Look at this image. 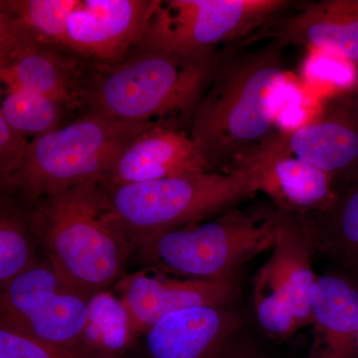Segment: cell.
<instances>
[{"mask_svg":"<svg viewBox=\"0 0 358 358\" xmlns=\"http://www.w3.org/2000/svg\"><path fill=\"white\" fill-rule=\"evenodd\" d=\"M357 91V90H355ZM355 91L331 96L313 119L268 143L324 171L334 187L358 178V110Z\"/></svg>","mask_w":358,"mask_h":358,"instance_id":"7c38bea8","label":"cell"},{"mask_svg":"<svg viewBox=\"0 0 358 358\" xmlns=\"http://www.w3.org/2000/svg\"><path fill=\"white\" fill-rule=\"evenodd\" d=\"M206 171L210 167L188 131L159 124L122 150L103 185L110 190Z\"/></svg>","mask_w":358,"mask_h":358,"instance_id":"9a60e30c","label":"cell"},{"mask_svg":"<svg viewBox=\"0 0 358 358\" xmlns=\"http://www.w3.org/2000/svg\"><path fill=\"white\" fill-rule=\"evenodd\" d=\"M355 100H357V110H358V86L357 88V91H355Z\"/></svg>","mask_w":358,"mask_h":358,"instance_id":"4316f807","label":"cell"},{"mask_svg":"<svg viewBox=\"0 0 358 358\" xmlns=\"http://www.w3.org/2000/svg\"><path fill=\"white\" fill-rule=\"evenodd\" d=\"M216 54L138 48L117 64L86 63L81 90L84 112L129 124L189 128Z\"/></svg>","mask_w":358,"mask_h":358,"instance_id":"7a4b0ae2","label":"cell"},{"mask_svg":"<svg viewBox=\"0 0 358 358\" xmlns=\"http://www.w3.org/2000/svg\"><path fill=\"white\" fill-rule=\"evenodd\" d=\"M117 289L134 331L148 329L171 313L202 306L235 305L240 294L238 278L225 280L171 278L147 270L122 277Z\"/></svg>","mask_w":358,"mask_h":358,"instance_id":"5bb4252c","label":"cell"},{"mask_svg":"<svg viewBox=\"0 0 358 358\" xmlns=\"http://www.w3.org/2000/svg\"><path fill=\"white\" fill-rule=\"evenodd\" d=\"M36 242L26 215L13 200L1 197L0 210V287L1 291L14 279L34 267Z\"/></svg>","mask_w":358,"mask_h":358,"instance_id":"7402d4cb","label":"cell"},{"mask_svg":"<svg viewBox=\"0 0 358 358\" xmlns=\"http://www.w3.org/2000/svg\"><path fill=\"white\" fill-rule=\"evenodd\" d=\"M245 358H267L265 357V355H263L262 352H261L260 350H256L255 352L251 353V355H248V357H246Z\"/></svg>","mask_w":358,"mask_h":358,"instance_id":"484cf974","label":"cell"},{"mask_svg":"<svg viewBox=\"0 0 358 358\" xmlns=\"http://www.w3.org/2000/svg\"><path fill=\"white\" fill-rule=\"evenodd\" d=\"M286 45L216 54L210 79L188 128L211 171H227L263 145L273 131L286 84Z\"/></svg>","mask_w":358,"mask_h":358,"instance_id":"6da1fadb","label":"cell"},{"mask_svg":"<svg viewBox=\"0 0 358 358\" xmlns=\"http://www.w3.org/2000/svg\"><path fill=\"white\" fill-rule=\"evenodd\" d=\"M257 192L255 181L240 167L108 190L110 215L134 250L159 233L230 210Z\"/></svg>","mask_w":358,"mask_h":358,"instance_id":"8992f818","label":"cell"},{"mask_svg":"<svg viewBox=\"0 0 358 358\" xmlns=\"http://www.w3.org/2000/svg\"><path fill=\"white\" fill-rule=\"evenodd\" d=\"M292 6L288 0H159L138 48L214 50L260 29Z\"/></svg>","mask_w":358,"mask_h":358,"instance_id":"52a82bcc","label":"cell"},{"mask_svg":"<svg viewBox=\"0 0 358 358\" xmlns=\"http://www.w3.org/2000/svg\"><path fill=\"white\" fill-rule=\"evenodd\" d=\"M157 124H129L84 112L65 126L32 138L22 166L1 186L18 193L31 208L75 186L103 183L122 150Z\"/></svg>","mask_w":358,"mask_h":358,"instance_id":"277c9868","label":"cell"},{"mask_svg":"<svg viewBox=\"0 0 358 358\" xmlns=\"http://www.w3.org/2000/svg\"><path fill=\"white\" fill-rule=\"evenodd\" d=\"M246 327L236 303L179 310L145 334L143 358H238L256 346Z\"/></svg>","mask_w":358,"mask_h":358,"instance_id":"8fae6325","label":"cell"},{"mask_svg":"<svg viewBox=\"0 0 358 358\" xmlns=\"http://www.w3.org/2000/svg\"><path fill=\"white\" fill-rule=\"evenodd\" d=\"M260 36L324 52L358 66V0H322L264 25Z\"/></svg>","mask_w":358,"mask_h":358,"instance_id":"e0dca14e","label":"cell"},{"mask_svg":"<svg viewBox=\"0 0 358 358\" xmlns=\"http://www.w3.org/2000/svg\"><path fill=\"white\" fill-rule=\"evenodd\" d=\"M313 338L307 358H358V286L331 270L310 293Z\"/></svg>","mask_w":358,"mask_h":358,"instance_id":"ac0fdd59","label":"cell"},{"mask_svg":"<svg viewBox=\"0 0 358 358\" xmlns=\"http://www.w3.org/2000/svg\"><path fill=\"white\" fill-rule=\"evenodd\" d=\"M0 299V327L73 357L86 327L90 298L67 286L46 261L18 275Z\"/></svg>","mask_w":358,"mask_h":358,"instance_id":"9c48e42d","label":"cell"},{"mask_svg":"<svg viewBox=\"0 0 358 358\" xmlns=\"http://www.w3.org/2000/svg\"><path fill=\"white\" fill-rule=\"evenodd\" d=\"M0 358H74L38 339L0 327Z\"/></svg>","mask_w":358,"mask_h":358,"instance_id":"cb8c5ba5","label":"cell"},{"mask_svg":"<svg viewBox=\"0 0 358 358\" xmlns=\"http://www.w3.org/2000/svg\"><path fill=\"white\" fill-rule=\"evenodd\" d=\"M159 0H81L68 22L66 49L92 65H113L140 46Z\"/></svg>","mask_w":358,"mask_h":358,"instance_id":"4fadbf2b","label":"cell"},{"mask_svg":"<svg viewBox=\"0 0 358 358\" xmlns=\"http://www.w3.org/2000/svg\"><path fill=\"white\" fill-rule=\"evenodd\" d=\"M296 215L313 255L358 286V178L336 188L326 208Z\"/></svg>","mask_w":358,"mask_h":358,"instance_id":"d6986e66","label":"cell"},{"mask_svg":"<svg viewBox=\"0 0 358 358\" xmlns=\"http://www.w3.org/2000/svg\"><path fill=\"white\" fill-rule=\"evenodd\" d=\"M30 141L0 117V178L6 182L22 166Z\"/></svg>","mask_w":358,"mask_h":358,"instance_id":"d4e9b609","label":"cell"},{"mask_svg":"<svg viewBox=\"0 0 358 358\" xmlns=\"http://www.w3.org/2000/svg\"><path fill=\"white\" fill-rule=\"evenodd\" d=\"M0 117L24 136H43L65 126L66 117L72 110L55 99L13 90L3 91Z\"/></svg>","mask_w":358,"mask_h":358,"instance_id":"603a6c76","label":"cell"},{"mask_svg":"<svg viewBox=\"0 0 358 358\" xmlns=\"http://www.w3.org/2000/svg\"><path fill=\"white\" fill-rule=\"evenodd\" d=\"M236 167L243 169L265 193L275 208L294 214L326 208L336 195L331 178L266 141ZM235 167V169H236Z\"/></svg>","mask_w":358,"mask_h":358,"instance_id":"2e32d148","label":"cell"},{"mask_svg":"<svg viewBox=\"0 0 358 358\" xmlns=\"http://www.w3.org/2000/svg\"><path fill=\"white\" fill-rule=\"evenodd\" d=\"M138 338L121 299L100 292L90 298L86 327L73 357L136 358Z\"/></svg>","mask_w":358,"mask_h":358,"instance_id":"ffe728a7","label":"cell"},{"mask_svg":"<svg viewBox=\"0 0 358 358\" xmlns=\"http://www.w3.org/2000/svg\"><path fill=\"white\" fill-rule=\"evenodd\" d=\"M86 63L66 49L40 43L0 13L2 91L30 92L55 99L72 112L83 110L82 81Z\"/></svg>","mask_w":358,"mask_h":358,"instance_id":"30bf717a","label":"cell"},{"mask_svg":"<svg viewBox=\"0 0 358 358\" xmlns=\"http://www.w3.org/2000/svg\"><path fill=\"white\" fill-rule=\"evenodd\" d=\"M80 2L81 0H1L0 13L11 18L40 43L66 49L68 22Z\"/></svg>","mask_w":358,"mask_h":358,"instance_id":"44dd1931","label":"cell"},{"mask_svg":"<svg viewBox=\"0 0 358 358\" xmlns=\"http://www.w3.org/2000/svg\"><path fill=\"white\" fill-rule=\"evenodd\" d=\"M270 252L254 278V312L266 334L286 338L310 324V293L317 278L312 247L296 214L278 209L277 237Z\"/></svg>","mask_w":358,"mask_h":358,"instance_id":"ba28073f","label":"cell"},{"mask_svg":"<svg viewBox=\"0 0 358 358\" xmlns=\"http://www.w3.org/2000/svg\"><path fill=\"white\" fill-rule=\"evenodd\" d=\"M30 224L46 262L67 286L91 298L122 278L134 245L110 215L102 182L84 183L40 200Z\"/></svg>","mask_w":358,"mask_h":358,"instance_id":"3957f363","label":"cell"},{"mask_svg":"<svg viewBox=\"0 0 358 358\" xmlns=\"http://www.w3.org/2000/svg\"><path fill=\"white\" fill-rule=\"evenodd\" d=\"M275 207L230 209L215 219L159 233L136 247L155 272L185 279L238 278L245 264L275 244Z\"/></svg>","mask_w":358,"mask_h":358,"instance_id":"5b68a950","label":"cell"}]
</instances>
